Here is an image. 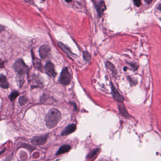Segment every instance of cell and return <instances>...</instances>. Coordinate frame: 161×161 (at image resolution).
I'll return each mask as SVG.
<instances>
[{
	"mask_svg": "<svg viewBox=\"0 0 161 161\" xmlns=\"http://www.w3.org/2000/svg\"><path fill=\"white\" fill-rule=\"evenodd\" d=\"M71 75L68 71V68H64L62 69L60 76V81L62 84L64 85L69 84L71 82Z\"/></svg>",
	"mask_w": 161,
	"mask_h": 161,
	"instance_id": "3957f363",
	"label": "cell"
},
{
	"mask_svg": "<svg viewBox=\"0 0 161 161\" xmlns=\"http://www.w3.org/2000/svg\"><path fill=\"white\" fill-rule=\"evenodd\" d=\"M94 6L97 10L99 17H100L102 14L106 9V6L105 5V3L103 1H99V3L94 2Z\"/></svg>",
	"mask_w": 161,
	"mask_h": 161,
	"instance_id": "52a82bcc",
	"label": "cell"
},
{
	"mask_svg": "<svg viewBox=\"0 0 161 161\" xmlns=\"http://www.w3.org/2000/svg\"><path fill=\"white\" fill-rule=\"evenodd\" d=\"M145 1L147 4H150L153 0H144Z\"/></svg>",
	"mask_w": 161,
	"mask_h": 161,
	"instance_id": "7402d4cb",
	"label": "cell"
},
{
	"mask_svg": "<svg viewBox=\"0 0 161 161\" xmlns=\"http://www.w3.org/2000/svg\"><path fill=\"white\" fill-rule=\"evenodd\" d=\"M4 29H5V27L3 25L0 24V33H1V32H3L4 30Z\"/></svg>",
	"mask_w": 161,
	"mask_h": 161,
	"instance_id": "44dd1931",
	"label": "cell"
},
{
	"mask_svg": "<svg viewBox=\"0 0 161 161\" xmlns=\"http://www.w3.org/2000/svg\"><path fill=\"white\" fill-rule=\"evenodd\" d=\"M105 65L107 68L109 69L112 72L113 75H116L117 73V70L114 66L113 65L112 63H111L110 62L108 61L106 62Z\"/></svg>",
	"mask_w": 161,
	"mask_h": 161,
	"instance_id": "5bb4252c",
	"label": "cell"
},
{
	"mask_svg": "<svg viewBox=\"0 0 161 161\" xmlns=\"http://www.w3.org/2000/svg\"><path fill=\"white\" fill-rule=\"evenodd\" d=\"M65 1L67 3H70V2H72V0H65Z\"/></svg>",
	"mask_w": 161,
	"mask_h": 161,
	"instance_id": "cb8c5ba5",
	"label": "cell"
},
{
	"mask_svg": "<svg viewBox=\"0 0 161 161\" xmlns=\"http://www.w3.org/2000/svg\"><path fill=\"white\" fill-rule=\"evenodd\" d=\"M76 130V125L75 124H71L68 125L67 127L62 130L61 133L62 136H67L75 131Z\"/></svg>",
	"mask_w": 161,
	"mask_h": 161,
	"instance_id": "9c48e42d",
	"label": "cell"
},
{
	"mask_svg": "<svg viewBox=\"0 0 161 161\" xmlns=\"http://www.w3.org/2000/svg\"><path fill=\"white\" fill-rule=\"evenodd\" d=\"M118 108L119 112L124 117L128 118L129 116H130L129 113L127 111V110L126 109V108H125L124 105H119Z\"/></svg>",
	"mask_w": 161,
	"mask_h": 161,
	"instance_id": "4fadbf2b",
	"label": "cell"
},
{
	"mask_svg": "<svg viewBox=\"0 0 161 161\" xmlns=\"http://www.w3.org/2000/svg\"><path fill=\"white\" fill-rule=\"evenodd\" d=\"M5 149H6L4 148V149H3V150L1 151H0V155H1V154H3L4 152L5 151Z\"/></svg>",
	"mask_w": 161,
	"mask_h": 161,
	"instance_id": "603a6c76",
	"label": "cell"
},
{
	"mask_svg": "<svg viewBox=\"0 0 161 161\" xmlns=\"http://www.w3.org/2000/svg\"><path fill=\"white\" fill-rule=\"evenodd\" d=\"M50 47L47 45H42L39 48V54L42 59L47 58L50 51Z\"/></svg>",
	"mask_w": 161,
	"mask_h": 161,
	"instance_id": "ba28073f",
	"label": "cell"
},
{
	"mask_svg": "<svg viewBox=\"0 0 161 161\" xmlns=\"http://www.w3.org/2000/svg\"><path fill=\"white\" fill-rule=\"evenodd\" d=\"M14 68L16 72L19 75V77H21L27 73L28 67L24 63L22 59H18L14 65Z\"/></svg>",
	"mask_w": 161,
	"mask_h": 161,
	"instance_id": "7a4b0ae2",
	"label": "cell"
},
{
	"mask_svg": "<svg viewBox=\"0 0 161 161\" xmlns=\"http://www.w3.org/2000/svg\"><path fill=\"white\" fill-rule=\"evenodd\" d=\"M48 134L34 137L31 140V142L35 146L43 145L47 142L48 139Z\"/></svg>",
	"mask_w": 161,
	"mask_h": 161,
	"instance_id": "277c9868",
	"label": "cell"
},
{
	"mask_svg": "<svg viewBox=\"0 0 161 161\" xmlns=\"http://www.w3.org/2000/svg\"><path fill=\"white\" fill-rule=\"evenodd\" d=\"M83 58L84 59H85V61L87 62H89L91 58L90 54L87 51H84L83 52Z\"/></svg>",
	"mask_w": 161,
	"mask_h": 161,
	"instance_id": "ac0fdd59",
	"label": "cell"
},
{
	"mask_svg": "<svg viewBox=\"0 0 161 161\" xmlns=\"http://www.w3.org/2000/svg\"><path fill=\"white\" fill-rule=\"evenodd\" d=\"M111 89H112V96L115 100H116L119 103L123 102L124 101V98L119 93L118 91L117 90V89L114 86L112 83H111Z\"/></svg>",
	"mask_w": 161,
	"mask_h": 161,
	"instance_id": "8992f818",
	"label": "cell"
},
{
	"mask_svg": "<svg viewBox=\"0 0 161 161\" xmlns=\"http://www.w3.org/2000/svg\"><path fill=\"white\" fill-rule=\"evenodd\" d=\"M28 102V99L26 96H23L20 97L19 98V102L20 105H24Z\"/></svg>",
	"mask_w": 161,
	"mask_h": 161,
	"instance_id": "2e32d148",
	"label": "cell"
},
{
	"mask_svg": "<svg viewBox=\"0 0 161 161\" xmlns=\"http://www.w3.org/2000/svg\"><path fill=\"white\" fill-rule=\"evenodd\" d=\"M4 61L1 59H0V68H4Z\"/></svg>",
	"mask_w": 161,
	"mask_h": 161,
	"instance_id": "ffe728a7",
	"label": "cell"
},
{
	"mask_svg": "<svg viewBox=\"0 0 161 161\" xmlns=\"http://www.w3.org/2000/svg\"><path fill=\"white\" fill-rule=\"evenodd\" d=\"M9 86L8 82L6 77L4 75H0V87L3 89H8Z\"/></svg>",
	"mask_w": 161,
	"mask_h": 161,
	"instance_id": "7c38bea8",
	"label": "cell"
},
{
	"mask_svg": "<svg viewBox=\"0 0 161 161\" xmlns=\"http://www.w3.org/2000/svg\"><path fill=\"white\" fill-rule=\"evenodd\" d=\"M71 146L69 145H64L63 146H61L60 148L58 149V150L56 153V155H58L67 153L71 149Z\"/></svg>",
	"mask_w": 161,
	"mask_h": 161,
	"instance_id": "30bf717a",
	"label": "cell"
},
{
	"mask_svg": "<svg viewBox=\"0 0 161 161\" xmlns=\"http://www.w3.org/2000/svg\"><path fill=\"white\" fill-rule=\"evenodd\" d=\"M58 44L59 47L68 55L70 56H74L73 52L71 51V50L68 47L66 46L65 44H63V43L59 42V43H58Z\"/></svg>",
	"mask_w": 161,
	"mask_h": 161,
	"instance_id": "8fae6325",
	"label": "cell"
},
{
	"mask_svg": "<svg viewBox=\"0 0 161 161\" xmlns=\"http://www.w3.org/2000/svg\"><path fill=\"white\" fill-rule=\"evenodd\" d=\"M62 115L57 109L53 108L49 110L45 116V123L49 129L54 128L61 120Z\"/></svg>",
	"mask_w": 161,
	"mask_h": 161,
	"instance_id": "6da1fadb",
	"label": "cell"
},
{
	"mask_svg": "<svg viewBox=\"0 0 161 161\" xmlns=\"http://www.w3.org/2000/svg\"><path fill=\"white\" fill-rule=\"evenodd\" d=\"M45 72L47 74H48L49 76L52 77H55L57 73L55 71L54 66V64L50 62H48L45 65Z\"/></svg>",
	"mask_w": 161,
	"mask_h": 161,
	"instance_id": "5b68a950",
	"label": "cell"
},
{
	"mask_svg": "<svg viewBox=\"0 0 161 161\" xmlns=\"http://www.w3.org/2000/svg\"><path fill=\"white\" fill-rule=\"evenodd\" d=\"M134 3L137 7H140L141 4V0H133Z\"/></svg>",
	"mask_w": 161,
	"mask_h": 161,
	"instance_id": "d6986e66",
	"label": "cell"
},
{
	"mask_svg": "<svg viewBox=\"0 0 161 161\" xmlns=\"http://www.w3.org/2000/svg\"><path fill=\"white\" fill-rule=\"evenodd\" d=\"M100 150V148H97L96 149H94L91 151L89 154H88L87 155V157L88 158H91L93 157V156H94V155H96L97 153L99 152V151Z\"/></svg>",
	"mask_w": 161,
	"mask_h": 161,
	"instance_id": "9a60e30c",
	"label": "cell"
},
{
	"mask_svg": "<svg viewBox=\"0 0 161 161\" xmlns=\"http://www.w3.org/2000/svg\"><path fill=\"white\" fill-rule=\"evenodd\" d=\"M19 93L17 91H14L11 94L10 96V99L11 101L14 100L19 95Z\"/></svg>",
	"mask_w": 161,
	"mask_h": 161,
	"instance_id": "e0dca14e",
	"label": "cell"
}]
</instances>
